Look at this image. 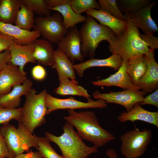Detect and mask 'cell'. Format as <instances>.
I'll use <instances>...</instances> for the list:
<instances>
[{"label": "cell", "instance_id": "cell-23", "mask_svg": "<svg viewBox=\"0 0 158 158\" xmlns=\"http://www.w3.org/2000/svg\"><path fill=\"white\" fill-rule=\"evenodd\" d=\"M32 44L36 61L45 66H51L54 62L55 50L51 43L43 38H38Z\"/></svg>", "mask_w": 158, "mask_h": 158}, {"label": "cell", "instance_id": "cell-27", "mask_svg": "<svg viewBox=\"0 0 158 158\" xmlns=\"http://www.w3.org/2000/svg\"><path fill=\"white\" fill-rule=\"evenodd\" d=\"M22 4L21 0H0V22L14 23Z\"/></svg>", "mask_w": 158, "mask_h": 158}, {"label": "cell", "instance_id": "cell-5", "mask_svg": "<svg viewBox=\"0 0 158 158\" xmlns=\"http://www.w3.org/2000/svg\"><path fill=\"white\" fill-rule=\"evenodd\" d=\"M0 133L4 137L8 152L7 158H15L31 147H38L37 136L31 133L20 122L17 128L8 124L3 125Z\"/></svg>", "mask_w": 158, "mask_h": 158}, {"label": "cell", "instance_id": "cell-32", "mask_svg": "<svg viewBox=\"0 0 158 158\" xmlns=\"http://www.w3.org/2000/svg\"><path fill=\"white\" fill-rule=\"evenodd\" d=\"M22 4L34 14L40 16L50 15L51 10L47 6L44 0H21Z\"/></svg>", "mask_w": 158, "mask_h": 158}, {"label": "cell", "instance_id": "cell-13", "mask_svg": "<svg viewBox=\"0 0 158 158\" xmlns=\"http://www.w3.org/2000/svg\"><path fill=\"white\" fill-rule=\"evenodd\" d=\"M154 50L151 49L144 55L147 65V70L140 81V90L146 94L158 89V64L154 58Z\"/></svg>", "mask_w": 158, "mask_h": 158}, {"label": "cell", "instance_id": "cell-35", "mask_svg": "<svg viewBox=\"0 0 158 158\" xmlns=\"http://www.w3.org/2000/svg\"><path fill=\"white\" fill-rule=\"evenodd\" d=\"M31 74L34 79L37 81H41L45 78L47 75V72L43 66L38 65L34 66L32 68Z\"/></svg>", "mask_w": 158, "mask_h": 158}, {"label": "cell", "instance_id": "cell-11", "mask_svg": "<svg viewBox=\"0 0 158 158\" xmlns=\"http://www.w3.org/2000/svg\"><path fill=\"white\" fill-rule=\"evenodd\" d=\"M156 3L152 1L147 5L134 12L124 13L126 21L137 28H140L144 34H153L157 32L158 27L152 19L151 10Z\"/></svg>", "mask_w": 158, "mask_h": 158}, {"label": "cell", "instance_id": "cell-14", "mask_svg": "<svg viewBox=\"0 0 158 158\" xmlns=\"http://www.w3.org/2000/svg\"><path fill=\"white\" fill-rule=\"evenodd\" d=\"M26 75L18 66L8 63L0 71V96L9 92L14 86L23 83L27 78Z\"/></svg>", "mask_w": 158, "mask_h": 158}, {"label": "cell", "instance_id": "cell-33", "mask_svg": "<svg viewBox=\"0 0 158 158\" xmlns=\"http://www.w3.org/2000/svg\"><path fill=\"white\" fill-rule=\"evenodd\" d=\"M22 114V107L11 109L0 106V125L8 124L9 121L12 120H15L20 122Z\"/></svg>", "mask_w": 158, "mask_h": 158}, {"label": "cell", "instance_id": "cell-7", "mask_svg": "<svg viewBox=\"0 0 158 158\" xmlns=\"http://www.w3.org/2000/svg\"><path fill=\"white\" fill-rule=\"evenodd\" d=\"M150 130H140L138 128L128 131L121 135L120 150L126 158H138L146 151L152 138Z\"/></svg>", "mask_w": 158, "mask_h": 158}, {"label": "cell", "instance_id": "cell-10", "mask_svg": "<svg viewBox=\"0 0 158 158\" xmlns=\"http://www.w3.org/2000/svg\"><path fill=\"white\" fill-rule=\"evenodd\" d=\"M45 102L47 108V115L59 109L103 108L107 106V102L101 99L95 101L90 98L87 100V102H83L77 100L72 97L63 99L57 98L48 93L45 96Z\"/></svg>", "mask_w": 158, "mask_h": 158}, {"label": "cell", "instance_id": "cell-2", "mask_svg": "<svg viewBox=\"0 0 158 158\" xmlns=\"http://www.w3.org/2000/svg\"><path fill=\"white\" fill-rule=\"evenodd\" d=\"M138 28L128 22L124 32L118 36L115 35L109 42V51L126 62L135 57L145 54L151 49L142 40Z\"/></svg>", "mask_w": 158, "mask_h": 158}, {"label": "cell", "instance_id": "cell-3", "mask_svg": "<svg viewBox=\"0 0 158 158\" xmlns=\"http://www.w3.org/2000/svg\"><path fill=\"white\" fill-rule=\"evenodd\" d=\"M62 129L63 133L59 136L47 131L45 132V135L50 141L58 146L64 158H86L92 154L99 152L97 147L85 144L68 122L65 123Z\"/></svg>", "mask_w": 158, "mask_h": 158}, {"label": "cell", "instance_id": "cell-17", "mask_svg": "<svg viewBox=\"0 0 158 158\" xmlns=\"http://www.w3.org/2000/svg\"><path fill=\"white\" fill-rule=\"evenodd\" d=\"M0 32L11 37L16 43L22 45L32 44L41 35L37 31L26 30L13 24L1 22Z\"/></svg>", "mask_w": 158, "mask_h": 158}, {"label": "cell", "instance_id": "cell-39", "mask_svg": "<svg viewBox=\"0 0 158 158\" xmlns=\"http://www.w3.org/2000/svg\"><path fill=\"white\" fill-rule=\"evenodd\" d=\"M10 55L8 50L0 53V71L10 61Z\"/></svg>", "mask_w": 158, "mask_h": 158}, {"label": "cell", "instance_id": "cell-20", "mask_svg": "<svg viewBox=\"0 0 158 158\" xmlns=\"http://www.w3.org/2000/svg\"><path fill=\"white\" fill-rule=\"evenodd\" d=\"M117 120L121 123L139 120L158 127V112L151 111L143 108L138 104L135 105L129 111H124L118 116Z\"/></svg>", "mask_w": 158, "mask_h": 158}, {"label": "cell", "instance_id": "cell-34", "mask_svg": "<svg viewBox=\"0 0 158 158\" xmlns=\"http://www.w3.org/2000/svg\"><path fill=\"white\" fill-rule=\"evenodd\" d=\"M98 2L101 9L110 13L120 20L126 21L124 14L119 8L117 0H99Z\"/></svg>", "mask_w": 158, "mask_h": 158}, {"label": "cell", "instance_id": "cell-26", "mask_svg": "<svg viewBox=\"0 0 158 158\" xmlns=\"http://www.w3.org/2000/svg\"><path fill=\"white\" fill-rule=\"evenodd\" d=\"M50 9L61 14L63 18V25L67 30L73 28L79 23L84 22L86 19L85 16L76 13L69 4H63Z\"/></svg>", "mask_w": 158, "mask_h": 158}, {"label": "cell", "instance_id": "cell-18", "mask_svg": "<svg viewBox=\"0 0 158 158\" xmlns=\"http://www.w3.org/2000/svg\"><path fill=\"white\" fill-rule=\"evenodd\" d=\"M33 83L27 78L22 84L16 85L9 93L0 96V106L4 108L16 109L20 104L21 97L25 95L32 88Z\"/></svg>", "mask_w": 158, "mask_h": 158}, {"label": "cell", "instance_id": "cell-29", "mask_svg": "<svg viewBox=\"0 0 158 158\" xmlns=\"http://www.w3.org/2000/svg\"><path fill=\"white\" fill-rule=\"evenodd\" d=\"M38 147L36 148L42 158H64L58 154L51 145L50 141L46 137L37 136Z\"/></svg>", "mask_w": 158, "mask_h": 158}, {"label": "cell", "instance_id": "cell-37", "mask_svg": "<svg viewBox=\"0 0 158 158\" xmlns=\"http://www.w3.org/2000/svg\"><path fill=\"white\" fill-rule=\"evenodd\" d=\"M140 36L148 47L151 49H154L158 48V37H155L153 34H140Z\"/></svg>", "mask_w": 158, "mask_h": 158}, {"label": "cell", "instance_id": "cell-44", "mask_svg": "<svg viewBox=\"0 0 158 158\" xmlns=\"http://www.w3.org/2000/svg\"><path fill=\"white\" fill-rule=\"evenodd\" d=\"M0 158H1V157H0Z\"/></svg>", "mask_w": 158, "mask_h": 158}, {"label": "cell", "instance_id": "cell-24", "mask_svg": "<svg viewBox=\"0 0 158 158\" xmlns=\"http://www.w3.org/2000/svg\"><path fill=\"white\" fill-rule=\"evenodd\" d=\"M127 63V71L132 83L138 86L140 80L145 74L147 68L145 56L141 55L135 57L130 59Z\"/></svg>", "mask_w": 158, "mask_h": 158}, {"label": "cell", "instance_id": "cell-41", "mask_svg": "<svg viewBox=\"0 0 158 158\" xmlns=\"http://www.w3.org/2000/svg\"><path fill=\"white\" fill-rule=\"evenodd\" d=\"M8 152L4 139L0 133V157L8 158Z\"/></svg>", "mask_w": 158, "mask_h": 158}, {"label": "cell", "instance_id": "cell-6", "mask_svg": "<svg viewBox=\"0 0 158 158\" xmlns=\"http://www.w3.org/2000/svg\"><path fill=\"white\" fill-rule=\"evenodd\" d=\"M47 93L44 89L37 94L36 90L32 88L25 95L20 123L32 134L36 128L46 122L47 108L45 97Z\"/></svg>", "mask_w": 158, "mask_h": 158}, {"label": "cell", "instance_id": "cell-16", "mask_svg": "<svg viewBox=\"0 0 158 158\" xmlns=\"http://www.w3.org/2000/svg\"><path fill=\"white\" fill-rule=\"evenodd\" d=\"M8 50L10 55V62L14 66H18L23 73H27L24 71V68L27 63H36L34 55V48L33 44L22 45L15 43Z\"/></svg>", "mask_w": 158, "mask_h": 158}, {"label": "cell", "instance_id": "cell-12", "mask_svg": "<svg viewBox=\"0 0 158 158\" xmlns=\"http://www.w3.org/2000/svg\"><path fill=\"white\" fill-rule=\"evenodd\" d=\"M59 50L65 54L73 63L75 61L82 62L84 57L81 51L79 30L75 26L57 43Z\"/></svg>", "mask_w": 158, "mask_h": 158}, {"label": "cell", "instance_id": "cell-43", "mask_svg": "<svg viewBox=\"0 0 158 158\" xmlns=\"http://www.w3.org/2000/svg\"><path fill=\"white\" fill-rule=\"evenodd\" d=\"M106 154L109 158H118L117 153L113 149H108L106 151Z\"/></svg>", "mask_w": 158, "mask_h": 158}, {"label": "cell", "instance_id": "cell-38", "mask_svg": "<svg viewBox=\"0 0 158 158\" xmlns=\"http://www.w3.org/2000/svg\"><path fill=\"white\" fill-rule=\"evenodd\" d=\"M15 43H16L11 37L0 32V53L8 50Z\"/></svg>", "mask_w": 158, "mask_h": 158}, {"label": "cell", "instance_id": "cell-9", "mask_svg": "<svg viewBox=\"0 0 158 158\" xmlns=\"http://www.w3.org/2000/svg\"><path fill=\"white\" fill-rule=\"evenodd\" d=\"M146 95L142 90L133 89L106 93H101L99 91L96 90L92 94L95 99H101L107 103L121 105L125 108L126 111H129L135 105L142 102Z\"/></svg>", "mask_w": 158, "mask_h": 158}, {"label": "cell", "instance_id": "cell-42", "mask_svg": "<svg viewBox=\"0 0 158 158\" xmlns=\"http://www.w3.org/2000/svg\"><path fill=\"white\" fill-rule=\"evenodd\" d=\"M15 158H42L38 151L29 150L25 153H22Z\"/></svg>", "mask_w": 158, "mask_h": 158}, {"label": "cell", "instance_id": "cell-28", "mask_svg": "<svg viewBox=\"0 0 158 158\" xmlns=\"http://www.w3.org/2000/svg\"><path fill=\"white\" fill-rule=\"evenodd\" d=\"M34 13L22 4L14 22L15 25L23 30L30 31L34 26Z\"/></svg>", "mask_w": 158, "mask_h": 158}, {"label": "cell", "instance_id": "cell-30", "mask_svg": "<svg viewBox=\"0 0 158 158\" xmlns=\"http://www.w3.org/2000/svg\"><path fill=\"white\" fill-rule=\"evenodd\" d=\"M119 8L121 12H134L147 5L151 0H117Z\"/></svg>", "mask_w": 158, "mask_h": 158}, {"label": "cell", "instance_id": "cell-4", "mask_svg": "<svg viewBox=\"0 0 158 158\" xmlns=\"http://www.w3.org/2000/svg\"><path fill=\"white\" fill-rule=\"evenodd\" d=\"M81 51L84 57L94 58L96 49L103 40L109 42L115 35L108 27L98 23L95 19L87 15L79 30Z\"/></svg>", "mask_w": 158, "mask_h": 158}, {"label": "cell", "instance_id": "cell-22", "mask_svg": "<svg viewBox=\"0 0 158 158\" xmlns=\"http://www.w3.org/2000/svg\"><path fill=\"white\" fill-rule=\"evenodd\" d=\"M51 66L52 68L55 69L57 71L59 80L64 78L76 80V72L73 64L65 54L57 49L54 51V62Z\"/></svg>", "mask_w": 158, "mask_h": 158}, {"label": "cell", "instance_id": "cell-21", "mask_svg": "<svg viewBox=\"0 0 158 158\" xmlns=\"http://www.w3.org/2000/svg\"><path fill=\"white\" fill-rule=\"evenodd\" d=\"M123 61L118 56L112 55L105 59H90L85 61L73 64V68L80 77H83L84 71L87 69L94 67H109L117 71L121 66Z\"/></svg>", "mask_w": 158, "mask_h": 158}, {"label": "cell", "instance_id": "cell-19", "mask_svg": "<svg viewBox=\"0 0 158 158\" xmlns=\"http://www.w3.org/2000/svg\"><path fill=\"white\" fill-rule=\"evenodd\" d=\"M86 13L96 20L100 24L110 28L116 36L122 34L128 25V22L120 20L102 9H90Z\"/></svg>", "mask_w": 158, "mask_h": 158}, {"label": "cell", "instance_id": "cell-15", "mask_svg": "<svg viewBox=\"0 0 158 158\" xmlns=\"http://www.w3.org/2000/svg\"><path fill=\"white\" fill-rule=\"evenodd\" d=\"M127 63L123 62L117 71L104 79L91 81L92 84L98 86H116L124 90L129 89L140 90L139 87L133 84L127 71Z\"/></svg>", "mask_w": 158, "mask_h": 158}, {"label": "cell", "instance_id": "cell-36", "mask_svg": "<svg viewBox=\"0 0 158 158\" xmlns=\"http://www.w3.org/2000/svg\"><path fill=\"white\" fill-rule=\"evenodd\" d=\"M138 104L140 106L151 105L158 107V89L144 97L143 100Z\"/></svg>", "mask_w": 158, "mask_h": 158}, {"label": "cell", "instance_id": "cell-31", "mask_svg": "<svg viewBox=\"0 0 158 158\" xmlns=\"http://www.w3.org/2000/svg\"><path fill=\"white\" fill-rule=\"evenodd\" d=\"M70 5L73 10L79 14L90 9H101L98 1L96 0H70Z\"/></svg>", "mask_w": 158, "mask_h": 158}, {"label": "cell", "instance_id": "cell-8", "mask_svg": "<svg viewBox=\"0 0 158 158\" xmlns=\"http://www.w3.org/2000/svg\"><path fill=\"white\" fill-rule=\"evenodd\" d=\"M63 20L59 12L35 18L33 30L51 43H57L68 33L63 25Z\"/></svg>", "mask_w": 158, "mask_h": 158}, {"label": "cell", "instance_id": "cell-40", "mask_svg": "<svg viewBox=\"0 0 158 158\" xmlns=\"http://www.w3.org/2000/svg\"><path fill=\"white\" fill-rule=\"evenodd\" d=\"M44 1L50 9L63 4H70V0H44Z\"/></svg>", "mask_w": 158, "mask_h": 158}, {"label": "cell", "instance_id": "cell-1", "mask_svg": "<svg viewBox=\"0 0 158 158\" xmlns=\"http://www.w3.org/2000/svg\"><path fill=\"white\" fill-rule=\"evenodd\" d=\"M67 111L68 114L63 117L64 119L75 127L82 139L91 142L97 148L115 139L114 134L101 127L94 112Z\"/></svg>", "mask_w": 158, "mask_h": 158}, {"label": "cell", "instance_id": "cell-25", "mask_svg": "<svg viewBox=\"0 0 158 158\" xmlns=\"http://www.w3.org/2000/svg\"><path fill=\"white\" fill-rule=\"evenodd\" d=\"M59 81V86L54 91L56 94L62 96H79L87 99L90 98L87 90L82 86L78 85V82L76 80L64 78Z\"/></svg>", "mask_w": 158, "mask_h": 158}]
</instances>
